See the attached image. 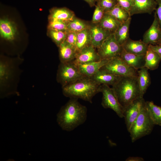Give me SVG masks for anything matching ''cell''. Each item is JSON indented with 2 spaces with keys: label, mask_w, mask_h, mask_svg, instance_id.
I'll return each mask as SVG.
<instances>
[{
  "label": "cell",
  "mask_w": 161,
  "mask_h": 161,
  "mask_svg": "<svg viewBox=\"0 0 161 161\" xmlns=\"http://www.w3.org/2000/svg\"><path fill=\"white\" fill-rule=\"evenodd\" d=\"M117 4L129 13L133 4V0H117Z\"/></svg>",
  "instance_id": "cell-35"
},
{
  "label": "cell",
  "mask_w": 161,
  "mask_h": 161,
  "mask_svg": "<svg viewBox=\"0 0 161 161\" xmlns=\"http://www.w3.org/2000/svg\"><path fill=\"white\" fill-rule=\"evenodd\" d=\"M77 33L67 31L66 32V37L65 40L68 43L76 48Z\"/></svg>",
  "instance_id": "cell-34"
},
{
  "label": "cell",
  "mask_w": 161,
  "mask_h": 161,
  "mask_svg": "<svg viewBox=\"0 0 161 161\" xmlns=\"http://www.w3.org/2000/svg\"><path fill=\"white\" fill-rule=\"evenodd\" d=\"M100 85L91 78L83 76L62 87L63 92L70 98H80L92 103L93 97L100 92Z\"/></svg>",
  "instance_id": "cell-2"
},
{
  "label": "cell",
  "mask_w": 161,
  "mask_h": 161,
  "mask_svg": "<svg viewBox=\"0 0 161 161\" xmlns=\"http://www.w3.org/2000/svg\"><path fill=\"white\" fill-rule=\"evenodd\" d=\"M105 13L112 16L121 23L126 21L131 17L129 12L118 4L111 10Z\"/></svg>",
  "instance_id": "cell-28"
},
{
  "label": "cell",
  "mask_w": 161,
  "mask_h": 161,
  "mask_svg": "<svg viewBox=\"0 0 161 161\" xmlns=\"http://www.w3.org/2000/svg\"><path fill=\"white\" fill-rule=\"evenodd\" d=\"M68 22L56 19H48L47 29L66 32Z\"/></svg>",
  "instance_id": "cell-31"
},
{
  "label": "cell",
  "mask_w": 161,
  "mask_h": 161,
  "mask_svg": "<svg viewBox=\"0 0 161 161\" xmlns=\"http://www.w3.org/2000/svg\"><path fill=\"white\" fill-rule=\"evenodd\" d=\"M90 23L78 18L75 16L68 22L67 31L78 32L86 29L89 28Z\"/></svg>",
  "instance_id": "cell-29"
},
{
  "label": "cell",
  "mask_w": 161,
  "mask_h": 161,
  "mask_svg": "<svg viewBox=\"0 0 161 161\" xmlns=\"http://www.w3.org/2000/svg\"><path fill=\"white\" fill-rule=\"evenodd\" d=\"M131 21L130 17L126 21L121 23L114 33L116 40L121 46L129 38V29Z\"/></svg>",
  "instance_id": "cell-22"
},
{
  "label": "cell",
  "mask_w": 161,
  "mask_h": 161,
  "mask_svg": "<svg viewBox=\"0 0 161 161\" xmlns=\"http://www.w3.org/2000/svg\"><path fill=\"white\" fill-rule=\"evenodd\" d=\"M149 48L156 52L161 58V45H148Z\"/></svg>",
  "instance_id": "cell-37"
},
{
  "label": "cell",
  "mask_w": 161,
  "mask_h": 161,
  "mask_svg": "<svg viewBox=\"0 0 161 161\" xmlns=\"http://www.w3.org/2000/svg\"><path fill=\"white\" fill-rule=\"evenodd\" d=\"M146 106L154 124L161 126V106L156 105L152 101H146Z\"/></svg>",
  "instance_id": "cell-24"
},
{
  "label": "cell",
  "mask_w": 161,
  "mask_h": 161,
  "mask_svg": "<svg viewBox=\"0 0 161 161\" xmlns=\"http://www.w3.org/2000/svg\"><path fill=\"white\" fill-rule=\"evenodd\" d=\"M86 1L91 7L95 6L98 0H83Z\"/></svg>",
  "instance_id": "cell-39"
},
{
  "label": "cell",
  "mask_w": 161,
  "mask_h": 161,
  "mask_svg": "<svg viewBox=\"0 0 161 161\" xmlns=\"http://www.w3.org/2000/svg\"><path fill=\"white\" fill-rule=\"evenodd\" d=\"M126 161H143L144 159L140 157H129L126 160Z\"/></svg>",
  "instance_id": "cell-38"
},
{
  "label": "cell",
  "mask_w": 161,
  "mask_h": 161,
  "mask_svg": "<svg viewBox=\"0 0 161 161\" xmlns=\"http://www.w3.org/2000/svg\"><path fill=\"white\" fill-rule=\"evenodd\" d=\"M154 125L147 109L145 102L129 132L131 142H134L141 137L150 134Z\"/></svg>",
  "instance_id": "cell-4"
},
{
  "label": "cell",
  "mask_w": 161,
  "mask_h": 161,
  "mask_svg": "<svg viewBox=\"0 0 161 161\" xmlns=\"http://www.w3.org/2000/svg\"><path fill=\"white\" fill-rule=\"evenodd\" d=\"M92 39L89 28L77 33L76 48L78 52L84 47L91 44Z\"/></svg>",
  "instance_id": "cell-26"
},
{
  "label": "cell",
  "mask_w": 161,
  "mask_h": 161,
  "mask_svg": "<svg viewBox=\"0 0 161 161\" xmlns=\"http://www.w3.org/2000/svg\"><path fill=\"white\" fill-rule=\"evenodd\" d=\"M78 100L70 98L57 114V121L64 130L71 131L83 124L86 120L87 109Z\"/></svg>",
  "instance_id": "cell-1"
},
{
  "label": "cell",
  "mask_w": 161,
  "mask_h": 161,
  "mask_svg": "<svg viewBox=\"0 0 161 161\" xmlns=\"http://www.w3.org/2000/svg\"><path fill=\"white\" fill-rule=\"evenodd\" d=\"M109 60L101 59L97 61L77 65L83 75L91 78L106 64Z\"/></svg>",
  "instance_id": "cell-17"
},
{
  "label": "cell",
  "mask_w": 161,
  "mask_h": 161,
  "mask_svg": "<svg viewBox=\"0 0 161 161\" xmlns=\"http://www.w3.org/2000/svg\"><path fill=\"white\" fill-rule=\"evenodd\" d=\"M123 49L122 46L117 42L113 33L103 41L97 48V52L101 59L109 60L119 56Z\"/></svg>",
  "instance_id": "cell-8"
},
{
  "label": "cell",
  "mask_w": 161,
  "mask_h": 161,
  "mask_svg": "<svg viewBox=\"0 0 161 161\" xmlns=\"http://www.w3.org/2000/svg\"><path fill=\"white\" fill-rule=\"evenodd\" d=\"M95 6L92 23L93 24H98L102 19L105 12L103 9L98 4H96Z\"/></svg>",
  "instance_id": "cell-33"
},
{
  "label": "cell",
  "mask_w": 161,
  "mask_h": 161,
  "mask_svg": "<svg viewBox=\"0 0 161 161\" xmlns=\"http://www.w3.org/2000/svg\"><path fill=\"white\" fill-rule=\"evenodd\" d=\"M148 69L147 68L144 67L137 71V80L141 97H143L151 83V78Z\"/></svg>",
  "instance_id": "cell-21"
},
{
  "label": "cell",
  "mask_w": 161,
  "mask_h": 161,
  "mask_svg": "<svg viewBox=\"0 0 161 161\" xmlns=\"http://www.w3.org/2000/svg\"><path fill=\"white\" fill-rule=\"evenodd\" d=\"M17 32L16 25L13 21L6 18L0 19V33L2 38L7 41H13Z\"/></svg>",
  "instance_id": "cell-14"
},
{
  "label": "cell",
  "mask_w": 161,
  "mask_h": 161,
  "mask_svg": "<svg viewBox=\"0 0 161 161\" xmlns=\"http://www.w3.org/2000/svg\"><path fill=\"white\" fill-rule=\"evenodd\" d=\"M145 67L150 70L157 69L161 61V58L155 52L149 48L145 55Z\"/></svg>",
  "instance_id": "cell-25"
},
{
  "label": "cell",
  "mask_w": 161,
  "mask_h": 161,
  "mask_svg": "<svg viewBox=\"0 0 161 161\" xmlns=\"http://www.w3.org/2000/svg\"><path fill=\"white\" fill-rule=\"evenodd\" d=\"M100 92L103 95L101 105L105 109L113 110L120 118L123 117V109L119 103L115 92L109 86L102 84L100 88Z\"/></svg>",
  "instance_id": "cell-7"
},
{
  "label": "cell",
  "mask_w": 161,
  "mask_h": 161,
  "mask_svg": "<svg viewBox=\"0 0 161 161\" xmlns=\"http://www.w3.org/2000/svg\"><path fill=\"white\" fill-rule=\"evenodd\" d=\"M157 4V7L155 10L157 18L160 27L161 28V0H156Z\"/></svg>",
  "instance_id": "cell-36"
},
{
  "label": "cell",
  "mask_w": 161,
  "mask_h": 161,
  "mask_svg": "<svg viewBox=\"0 0 161 161\" xmlns=\"http://www.w3.org/2000/svg\"><path fill=\"white\" fill-rule=\"evenodd\" d=\"M83 76L80 72L77 64L73 61L61 63L57 74V80L63 87L70 84Z\"/></svg>",
  "instance_id": "cell-5"
},
{
  "label": "cell",
  "mask_w": 161,
  "mask_h": 161,
  "mask_svg": "<svg viewBox=\"0 0 161 161\" xmlns=\"http://www.w3.org/2000/svg\"><path fill=\"white\" fill-rule=\"evenodd\" d=\"M122 46L126 52L138 55H145L148 48V45L142 41H134L130 38Z\"/></svg>",
  "instance_id": "cell-16"
},
{
  "label": "cell",
  "mask_w": 161,
  "mask_h": 161,
  "mask_svg": "<svg viewBox=\"0 0 161 161\" xmlns=\"http://www.w3.org/2000/svg\"><path fill=\"white\" fill-rule=\"evenodd\" d=\"M119 56L127 65L137 70L145 67V55L130 53L123 49Z\"/></svg>",
  "instance_id": "cell-15"
},
{
  "label": "cell",
  "mask_w": 161,
  "mask_h": 161,
  "mask_svg": "<svg viewBox=\"0 0 161 161\" xmlns=\"http://www.w3.org/2000/svg\"><path fill=\"white\" fill-rule=\"evenodd\" d=\"M157 6L156 0H133L129 14L131 16L138 14H151L155 10Z\"/></svg>",
  "instance_id": "cell-12"
},
{
  "label": "cell",
  "mask_w": 161,
  "mask_h": 161,
  "mask_svg": "<svg viewBox=\"0 0 161 161\" xmlns=\"http://www.w3.org/2000/svg\"><path fill=\"white\" fill-rule=\"evenodd\" d=\"M112 86L123 110L134 100L141 97L137 77L121 76Z\"/></svg>",
  "instance_id": "cell-3"
},
{
  "label": "cell",
  "mask_w": 161,
  "mask_h": 161,
  "mask_svg": "<svg viewBox=\"0 0 161 161\" xmlns=\"http://www.w3.org/2000/svg\"><path fill=\"white\" fill-rule=\"evenodd\" d=\"M58 47L59 57L61 63L68 62L74 60L78 52L75 47L65 41Z\"/></svg>",
  "instance_id": "cell-18"
},
{
  "label": "cell",
  "mask_w": 161,
  "mask_h": 161,
  "mask_svg": "<svg viewBox=\"0 0 161 161\" xmlns=\"http://www.w3.org/2000/svg\"><path fill=\"white\" fill-rule=\"evenodd\" d=\"M100 69L120 76H138V70L127 65L119 56L109 59Z\"/></svg>",
  "instance_id": "cell-6"
},
{
  "label": "cell",
  "mask_w": 161,
  "mask_h": 161,
  "mask_svg": "<svg viewBox=\"0 0 161 161\" xmlns=\"http://www.w3.org/2000/svg\"><path fill=\"white\" fill-rule=\"evenodd\" d=\"M95 48L92 44L84 47L78 52L73 61L78 64L100 61L101 59Z\"/></svg>",
  "instance_id": "cell-10"
},
{
  "label": "cell",
  "mask_w": 161,
  "mask_h": 161,
  "mask_svg": "<svg viewBox=\"0 0 161 161\" xmlns=\"http://www.w3.org/2000/svg\"><path fill=\"white\" fill-rule=\"evenodd\" d=\"M89 29L92 39L91 44L98 48L103 41L112 33L109 31L103 28L98 24L90 23Z\"/></svg>",
  "instance_id": "cell-13"
},
{
  "label": "cell",
  "mask_w": 161,
  "mask_h": 161,
  "mask_svg": "<svg viewBox=\"0 0 161 161\" xmlns=\"http://www.w3.org/2000/svg\"><path fill=\"white\" fill-rule=\"evenodd\" d=\"M48 19H56L69 21L75 16L74 12L65 7H54L49 10Z\"/></svg>",
  "instance_id": "cell-19"
},
{
  "label": "cell",
  "mask_w": 161,
  "mask_h": 161,
  "mask_svg": "<svg viewBox=\"0 0 161 161\" xmlns=\"http://www.w3.org/2000/svg\"><path fill=\"white\" fill-rule=\"evenodd\" d=\"M117 4V0H98L96 4L99 5L105 13L111 10Z\"/></svg>",
  "instance_id": "cell-32"
},
{
  "label": "cell",
  "mask_w": 161,
  "mask_h": 161,
  "mask_svg": "<svg viewBox=\"0 0 161 161\" xmlns=\"http://www.w3.org/2000/svg\"><path fill=\"white\" fill-rule=\"evenodd\" d=\"M161 38V28L156 15L155 13L152 23L144 34L142 41L148 45H156Z\"/></svg>",
  "instance_id": "cell-11"
},
{
  "label": "cell",
  "mask_w": 161,
  "mask_h": 161,
  "mask_svg": "<svg viewBox=\"0 0 161 161\" xmlns=\"http://www.w3.org/2000/svg\"><path fill=\"white\" fill-rule=\"evenodd\" d=\"M121 77L100 69L91 78L99 85L106 84L113 86Z\"/></svg>",
  "instance_id": "cell-20"
},
{
  "label": "cell",
  "mask_w": 161,
  "mask_h": 161,
  "mask_svg": "<svg viewBox=\"0 0 161 161\" xmlns=\"http://www.w3.org/2000/svg\"><path fill=\"white\" fill-rule=\"evenodd\" d=\"M12 70L8 62L1 60L0 61V83L1 88L7 84L11 78Z\"/></svg>",
  "instance_id": "cell-27"
},
{
  "label": "cell",
  "mask_w": 161,
  "mask_h": 161,
  "mask_svg": "<svg viewBox=\"0 0 161 161\" xmlns=\"http://www.w3.org/2000/svg\"><path fill=\"white\" fill-rule=\"evenodd\" d=\"M121 23L112 16L105 13L98 24L112 34L114 33Z\"/></svg>",
  "instance_id": "cell-23"
},
{
  "label": "cell",
  "mask_w": 161,
  "mask_h": 161,
  "mask_svg": "<svg viewBox=\"0 0 161 161\" xmlns=\"http://www.w3.org/2000/svg\"><path fill=\"white\" fill-rule=\"evenodd\" d=\"M145 102L143 97H139L132 102L124 109L123 117L128 132L139 115Z\"/></svg>",
  "instance_id": "cell-9"
},
{
  "label": "cell",
  "mask_w": 161,
  "mask_h": 161,
  "mask_svg": "<svg viewBox=\"0 0 161 161\" xmlns=\"http://www.w3.org/2000/svg\"><path fill=\"white\" fill-rule=\"evenodd\" d=\"M66 32L47 29V35L58 47L65 41Z\"/></svg>",
  "instance_id": "cell-30"
},
{
  "label": "cell",
  "mask_w": 161,
  "mask_h": 161,
  "mask_svg": "<svg viewBox=\"0 0 161 161\" xmlns=\"http://www.w3.org/2000/svg\"><path fill=\"white\" fill-rule=\"evenodd\" d=\"M157 45H161V38L160 40L157 42ZM156 44V45H157Z\"/></svg>",
  "instance_id": "cell-40"
}]
</instances>
